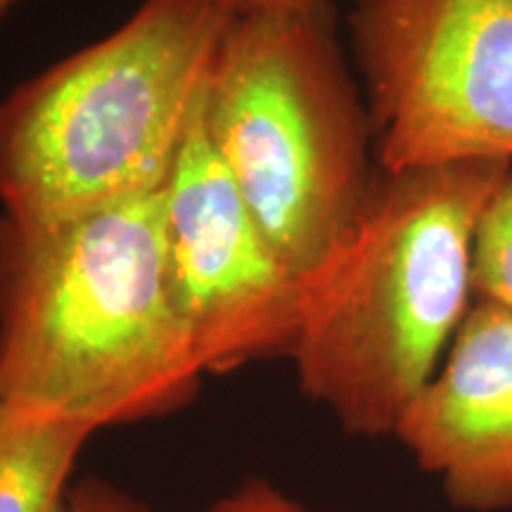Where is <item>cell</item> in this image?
<instances>
[{
	"mask_svg": "<svg viewBox=\"0 0 512 512\" xmlns=\"http://www.w3.org/2000/svg\"><path fill=\"white\" fill-rule=\"evenodd\" d=\"M91 430L0 403V512H60Z\"/></svg>",
	"mask_w": 512,
	"mask_h": 512,
	"instance_id": "8",
	"label": "cell"
},
{
	"mask_svg": "<svg viewBox=\"0 0 512 512\" xmlns=\"http://www.w3.org/2000/svg\"><path fill=\"white\" fill-rule=\"evenodd\" d=\"M475 297L512 311V169L479 221L475 242Z\"/></svg>",
	"mask_w": 512,
	"mask_h": 512,
	"instance_id": "9",
	"label": "cell"
},
{
	"mask_svg": "<svg viewBox=\"0 0 512 512\" xmlns=\"http://www.w3.org/2000/svg\"><path fill=\"white\" fill-rule=\"evenodd\" d=\"M202 128L275 249L309 278L380 171L335 5L230 19L207 79Z\"/></svg>",
	"mask_w": 512,
	"mask_h": 512,
	"instance_id": "4",
	"label": "cell"
},
{
	"mask_svg": "<svg viewBox=\"0 0 512 512\" xmlns=\"http://www.w3.org/2000/svg\"><path fill=\"white\" fill-rule=\"evenodd\" d=\"M202 512H316L264 477H247Z\"/></svg>",
	"mask_w": 512,
	"mask_h": 512,
	"instance_id": "10",
	"label": "cell"
},
{
	"mask_svg": "<svg viewBox=\"0 0 512 512\" xmlns=\"http://www.w3.org/2000/svg\"><path fill=\"white\" fill-rule=\"evenodd\" d=\"M204 377L162 192L53 221L0 214V403L95 434L181 411Z\"/></svg>",
	"mask_w": 512,
	"mask_h": 512,
	"instance_id": "1",
	"label": "cell"
},
{
	"mask_svg": "<svg viewBox=\"0 0 512 512\" xmlns=\"http://www.w3.org/2000/svg\"><path fill=\"white\" fill-rule=\"evenodd\" d=\"M19 0H0V19H3L5 15H10L12 10L17 8Z\"/></svg>",
	"mask_w": 512,
	"mask_h": 512,
	"instance_id": "13",
	"label": "cell"
},
{
	"mask_svg": "<svg viewBox=\"0 0 512 512\" xmlns=\"http://www.w3.org/2000/svg\"><path fill=\"white\" fill-rule=\"evenodd\" d=\"M512 164L377 171L304 280L290 361L306 399L351 437H394L475 302V242Z\"/></svg>",
	"mask_w": 512,
	"mask_h": 512,
	"instance_id": "2",
	"label": "cell"
},
{
	"mask_svg": "<svg viewBox=\"0 0 512 512\" xmlns=\"http://www.w3.org/2000/svg\"><path fill=\"white\" fill-rule=\"evenodd\" d=\"M228 5L235 15H245V12H273V10H304L316 8V5L332 3V0H221Z\"/></svg>",
	"mask_w": 512,
	"mask_h": 512,
	"instance_id": "12",
	"label": "cell"
},
{
	"mask_svg": "<svg viewBox=\"0 0 512 512\" xmlns=\"http://www.w3.org/2000/svg\"><path fill=\"white\" fill-rule=\"evenodd\" d=\"M347 50L382 171L512 164V0H356Z\"/></svg>",
	"mask_w": 512,
	"mask_h": 512,
	"instance_id": "5",
	"label": "cell"
},
{
	"mask_svg": "<svg viewBox=\"0 0 512 512\" xmlns=\"http://www.w3.org/2000/svg\"><path fill=\"white\" fill-rule=\"evenodd\" d=\"M235 12L140 0L110 36L0 100V214L53 221L162 192Z\"/></svg>",
	"mask_w": 512,
	"mask_h": 512,
	"instance_id": "3",
	"label": "cell"
},
{
	"mask_svg": "<svg viewBox=\"0 0 512 512\" xmlns=\"http://www.w3.org/2000/svg\"><path fill=\"white\" fill-rule=\"evenodd\" d=\"M162 214L171 294L204 375L290 358L304 278L211 150L202 114L164 185Z\"/></svg>",
	"mask_w": 512,
	"mask_h": 512,
	"instance_id": "6",
	"label": "cell"
},
{
	"mask_svg": "<svg viewBox=\"0 0 512 512\" xmlns=\"http://www.w3.org/2000/svg\"><path fill=\"white\" fill-rule=\"evenodd\" d=\"M60 512H152L136 496L102 479H83L69 486Z\"/></svg>",
	"mask_w": 512,
	"mask_h": 512,
	"instance_id": "11",
	"label": "cell"
},
{
	"mask_svg": "<svg viewBox=\"0 0 512 512\" xmlns=\"http://www.w3.org/2000/svg\"><path fill=\"white\" fill-rule=\"evenodd\" d=\"M453 508L512 510V311L475 297L394 430Z\"/></svg>",
	"mask_w": 512,
	"mask_h": 512,
	"instance_id": "7",
	"label": "cell"
}]
</instances>
